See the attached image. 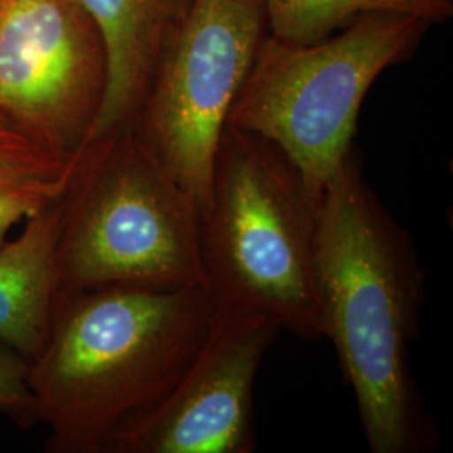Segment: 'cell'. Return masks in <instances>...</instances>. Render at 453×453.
<instances>
[{"label":"cell","mask_w":453,"mask_h":453,"mask_svg":"<svg viewBox=\"0 0 453 453\" xmlns=\"http://www.w3.org/2000/svg\"><path fill=\"white\" fill-rule=\"evenodd\" d=\"M314 274L323 338L355 391L370 452H432L437 428L410 372L425 271L410 234L365 179L357 150L321 190Z\"/></svg>","instance_id":"obj_1"},{"label":"cell","mask_w":453,"mask_h":453,"mask_svg":"<svg viewBox=\"0 0 453 453\" xmlns=\"http://www.w3.org/2000/svg\"><path fill=\"white\" fill-rule=\"evenodd\" d=\"M219 304L205 286H101L58 294L48 341L27 363L50 453H106L179 383Z\"/></svg>","instance_id":"obj_2"},{"label":"cell","mask_w":453,"mask_h":453,"mask_svg":"<svg viewBox=\"0 0 453 453\" xmlns=\"http://www.w3.org/2000/svg\"><path fill=\"white\" fill-rule=\"evenodd\" d=\"M319 198L279 146L226 125L200 215L203 284L219 306L254 309L297 336L323 338L314 274Z\"/></svg>","instance_id":"obj_3"},{"label":"cell","mask_w":453,"mask_h":453,"mask_svg":"<svg viewBox=\"0 0 453 453\" xmlns=\"http://www.w3.org/2000/svg\"><path fill=\"white\" fill-rule=\"evenodd\" d=\"M58 294L205 286L200 211L128 127L82 148L61 198Z\"/></svg>","instance_id":"obj_4"},{"label":"cell","mask_w":453,"mask_h":453,"mask_svg":"<svg viewBox=\"0 0 453 453\" xmlns=\"http://www.w3.org/2000/svg\"><path fill=\"white\" fill-rule=\"evenodd\" d=\"M430 27L418 17L380 11L311 44L269 34L226 125L271 140L321 194L355 150L357 116L372 82L408 61Z\"/></svg>","instance_id":"obj_5"},{"label":"cell","mask_w":453,"mask_h":453,"mask_svg":"<svg viewBox=\"0 0 453 453\" xmlns=\"http://www.w3.org/2000/svg\"><path fill=\"white\" fill-rule=\"evenodd\" d=\"M269 35L262 0H192L170 35L131 128L200 215L228 113Z\"/></svg>","instance_id":"obj_6"},{"label":"cell","mask_w":453,"mask_h":453,"mask_svg":"<svg viewBox=\"0 0 453 453\" xmlns=\"http://www.w3.org/2000/svg\"><path fill=\"white\" fill-rule=\"evenodd\" d=\"M108 52L80 0H0V123L74 158L96 125Z\"/></svg>","instance_id":"obj_7"},{"label":"cell","mask_w":453,"mask_h":453,"mask_svg":"<svg viewBox=\"0 0 453 453\" xmlns=\"http://www.w3.org/2000/svg\"><path fill=\"white\" fill-rule=\"evenodd\" d=\"M280 329L259 311L220 306L179 383L128 421L106 453L254 452L256 376Z\"/></svg>","instance_id":"obj_8"},{"label":"cell","mask_w":453,"mask_h":453,"mask_svg":"<svg viewBox=\"0 0 453 453\" xmlns=\"http://www.w3.org/2000/svg\"><path fill=\"white\" fill-rule=\"evenodd\" d=\"M108 52L106 95L91 140L128 127L170 35L192 0H80Z\"/></svg>","instance_id":"obj_9"},{"label":"cell","mask_w":453,"mask_h":453,"mask_svg":"<svg viewBox=\"0 0 453 453\" xmlns=\"http://www.w3.org/2000/svg\"><path fill=\"white\" fill-rule=\"evenodd\" d=\"M61 198L0 243V342L27 363L48 341L58 299L54 259Z\"/></svg>","instance_id":"obj_10"},{"label":"cell","mask_w":453,"mask_h":453,"mask_svg":"<svg viewBox=\"0 0 453 453\" xmlns=\"http://www.w3.org/2000/svg\"><path fill=\"white\" fill-rule=\"evenodd\" d=\"M80 153L74 158L52 155L0 123V243L65 195Z\"/></svg>","instance_id":"obj_11"},{"label":"cell","mask_w":453,"mask_h":453,"mask_svg":"<svg viewBox=\"0 0 453 453\" xmlns=\"http://www.w3.org/2000/svg\"><path fill=\"white\" fill-rule=\"evenodd\" d=\"M269 34L288 42L311 44L366 12H400L430 26L453 17V0H262Z\"/></svg>","instance_id":"obj_12"},{"label":"cell","mask_w":453,"mask_h":453,"mask_svg":"<svg viewBox=\"0 0 453 453\" xmlns=\"http://www.w3.org/2000/svg\"><path fill=\"white\" fill-rule=\"evenodd\" d=\"M0 413L20 428L37 423L33 391L27 380V361L0 342Z\"/></svg>","instance_id":"obj_13"}]
</instances>
